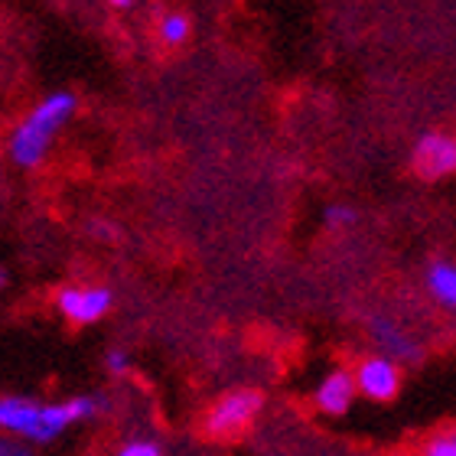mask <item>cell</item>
Returning <instances> with one entry per match:
<instances>
[{"label":"cell","mask_w":456,"mask_h":456,"mask_svg":"<svg viewBox=\"0 0 456 456\" xmlns=\"http://www.w3.org/2000/svg\"><path fill=\"white\" fill-rule=\"evenodd\" d=\"M323 219H326V225H333V228L352 225V222H355V212H352L349 206H330V209L323 212Z\"/></svg>","instance_id":"14"},{"label":"cell","mask_w":456,"mask_h":456,"mask_svg":"<svg viewBox=\"0 0 456 456\" xmlns=\"http://www.w3.org/2000/svg\"><path fill=\"white\" fill-rule=\"evenodd\" d=\"M56 306L69 323H98L111 310V290L108 287H62L56 297Z\"/></svg>","instance_id":"6"},{"label":"cell","mask_w":456,"mask_h":456,"mask_svg":"<svg viewBox=\"0 0 456 456\" xmlns=\"http://www.w3.org/2000/svg\"><path fill=\"white\" fill-rule=\"evenodd\" d=\"M108 4H111V7H127L131 0H108Z\"/></svg>","instance_id":"16"},{"label":"cell","mask_w":456,"mask_h":456,"mask_svg":"<svg viewBox=\"0 0 456 456\" xmlns=\"http://www.w3.org/2000/svg\"><path fill=\"white\" fill-rule=\"evenodd\" d=\"M105 365H108V371H111V375H124V371L131 369V359H127V352L111 349V352H108Z\"/></svg>","instance_id":"15"},{"label":"cell","mask_w":456,"mask_h":456,"mask_svg":"<svg viewBox=\"0 0 456 456\" xmlns=\"http://www.w3.org/2000/svg\"><path fill=\"white\" fill-rule=\"evenodd\" d=\"M371 330H375L371 336H375V339H379L388 352H395V355H418V346L401 333L398 326H391L388 320H375V323H371Z\"/></svg>","instance_id":"9"},{"label":"cell","mask_w":456,"mask_h":456,"mask_svg":"<svg viewBox=\"0 0 456 456\" xmlns=\"http://www.w3.org/2000/svg\"><path fill=\"white\" fill-rule=\"evenodd\" d=\"M411 167L420 180H444L456 173V137L444 131H428L414 143Z\"/></svg>","instance_id":"4"},{"label":"cell","mask_w":456,"mask_h":456,"mask_svg":"<svg viewBox=\"0 0 456 456\" xmlns=\"http://www.w3.org/2000/svg\"><path fill=\"white\" fill-rule=\"evenodd\" d=\"M95 414H98V401L88 398V395L59 401V404L20 398V395H4L0 398V430L29 440V444H53L72 424L95 418Z\"/></svg>","instance_id":"1"},{"label":"cell","mask_w":456,"mask_h":456,"mask_svg":"<svg viewBox=\"0 0 456 456\" xmlns=\"http://www.w3.org/2000/svg\"><path fill=\"white\" fill-rule=\"evenodd\" d=\"M355 395H359V385H355V371L349 369H336L330 371L320 385H316V408L323 411V414H330V418H339V414H346V411L352 408V401H355Z\"/></svg>","instance_id":"7"},{"label":"cell","mask_w":456,"mask_h":456,"mask_svg":"<svg viewBox=\"0 0 456 456\" xmlns=\"http://www.w3.org/2000/svg\"><path fill=\"white\" fill-rule=\"evenodd\" d=\"M257 411H261V395L255 388H238L222 395L209 411L202 428L212 440H235L241 437L251 424H255Z\"/></svg>","instance_id":"3"},{"label":"cell","mask_w":456,"mask_h":456,"mask_svg":"<svg viewBox=\"0 0 456 456\" xmlns=\"http://www.w3.org/2000/svg\"><path fill=\"white\" fill-rule=\"evenodd\" d=\"M7 284V271H4V267H0V287Z\"/></svg>","instance_id":"17"},{"label":"cell","mask_w":456,"mask_h":456,"mask_svg":"<svg viewBox=\"0 0 456 456\" xmlns=\"http://www.w3.org/2000/svg\"><path fill=\"white\" fill-rule=\"evenodd\" d=\"M355 385L359 395L369 401H391L401 391V369L391 355H365L355 369Z\"/></svg>","instance_id":"5"},{"label":"cell","mask_w":456,"mask_h":456,"mask_svg":"<svg viewBox=\"0 0 456 456\" xmlns=\"http://www.w3.org/2000/svg\"><path fill=\"white\" fill-rule=\"evenodd\" d=\"M424 284H428L430 297L437 300L444 310H453L456 314V265L453 261H434L424 274Z\"/></svg>","instance_id":"8"},{"label":"cell","mask_w":456,"mask_h":456,"mask_svg":"<svg viewBox=\"0 0 456 456\" xmlns=\"http://www.w3.org/2000/svg\"><path fill=\"white\" fill-rule=\"evenodd\" d=\"M420 456H456V430L430 437L428 444H424V450H420Z\"/></svg>","instance_id":"11"},{"label":"cell","mask_w":456,"mask_h":456,"mask_svg":"<svg viewBox=\"0 0 456 456\" xmlns=\"http://www.w3.org/2000/svg\"><path fill=\"white\" fill-rule=\"evenodd\" d=\"M157 37H160L163 46H183L186 37H190V17L180 13V10H170L160 17V27H157Z\"/></svg>","instance_id":"10"},{"label":"cell","mask_w":456,"mask_h":456,"mask_svg":"<svg viewBox=\"0 0 456 456\" xmlns=\"http://www.w3.org/2000/svg\"><path fill=\"white\" fill-rule=\"evenodd\" d=\"M118 456H163V453L151 440H131V444H124V447L118 450Z\"/></svg>","instance_id":"13"},{"label":"cell","mask_w":456,"mask_h":456,"mask_svg":"<svg viewBox=\"0 0 456 456\" xmlns=\"http://www.w3.org/2000/svg\"><path fill=\"white\" fill-rule=\"evenodd\" d=\"M0 456H37L33 450H29V440L23 437H0Z\"/></svg>","instance_id":"12"},{"label":"cell","mask_w":456,"mask_h":456,"mask_svg":"<svg viewBox=\"0 0 456 456\" xmlns=\"http://www.w3.org/2000/svg\"><path fill=\"white\" fill-rule=\"evenodd\" d=\"M76 114V95L72 92H53L39 102L33 111L17 124L10 137V157L17 167H39L46 157L49 143L59 134V127Z\"/></svg>","instance_id":"2"}]
</instances>
